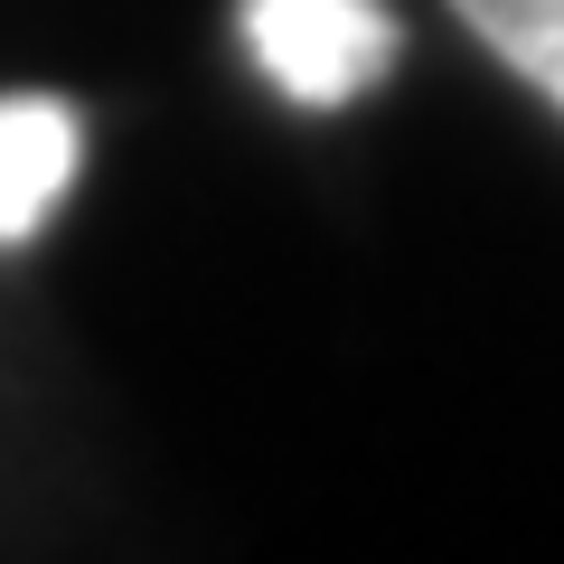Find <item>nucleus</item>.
Listing matches in <instances>:
<instances>
[{
  "mask_svg": "<svg viewBox=\"0 0 564 564\" xmlns=\"http://www.w3.org/2000/svg\"><path fill=\"white\" fill-rule=\"evenodd\" d=\"M85 122L66 95H0V245H29L66 207Z\"/></svg>",
  "mask_w": 564,
  "mask_h": 564,
  "instance_id": "f03ea898",
  "label": "nucleus"
},
{
  "mask_svg": "<svg viewBox=\"0 0 564 564\" xmlns=\"http://www.w3.org/2000/svg\"><path fill=\"white\" fill-rule=\"evenodd\" d=\"M236 29L263 85L302 113H339L377 95L404 57V20L386 0H236Z\"/></svg>",
  "mask_w": 564,
  "mask_h": 564,
  "instance_id": "f257e3e1",
  "label": "nucleus"
},
{
  "mask_svg": "<svg viewBox=\"0 0 564 564\" xmlns=\"http://www.w3.org/2000/svg\"><path fill=\"white\" fill-rule=\"evenodd\" d=\"M452 20L527 85L564 113V0H452Z\"/></svg>",
  "mask_w": 564,
  "mask_h": 564,
  "instance_id": "7ed1b4c3",
  "label": "nucleus"
}]
</instances>
